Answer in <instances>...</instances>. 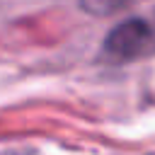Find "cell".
<instances>
[{
  "label": "cell",
  "instance_id": "obj_1",
  "mask_svg": "<svg viewBox=\"0 0 155 155\" xmlns=\"http://www.w3.org/2000/svg\"><path fill=\"white\" fill-rule=\"evenodd\" d=\"M102 53L114 63L155 56V12L150 17H131L116 24L104 36Z\"/></svg>",
  "mask_w": 155,
  "mask_h": 155
},
{
  "label": "cell",
  "instance_id": "obj_2",
  "mask_svg": "<svg viewBox=\"0 0 155 155\" xmlns=\"http://www.w3.org/2000/svg\"><path fill=\"white\" fill-rule=\"evenodd\" d=\"M133 2L136 0H80V7L94 17H107V15H114Z\"/></svg>",
  "mask_w": 155,
  "mask_h": 155
},
{
  "label": "cell",
  "instance_id": "obj_3",
  "mask_svg": "<svg viewBox=\"0 0 155 155\" xmlns=\"http://www.w3.org/2000/svg\"><path fill=\"white\" fill-rule=\"evenodd\" d=\"M0 155H31V153H17V150H10V153H0Z\"/></svg>",
  "mask_w": 155,
  "mask_h": 155
}]
</instances>
